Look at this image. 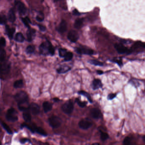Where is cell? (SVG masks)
Instances as JSON below:
<instances>
[{
    "label": "cell",
    "mask_w": 145,
    "mask_h": 145,
    "mask_svg": "<svg viewBox=\"0 0 145 145\" xmlns=\"http://www.w3.org/2000/svg\"><path fill=\"white\" fill-rule=\"evenodd\" d=\"M114 47L116 51L120 54H124L126 53L129 54L132 52L131 49H129L126 47H125L121 43H116L114 44Z\"/></svg>",
    "instance_id": "cell-9"
},
{
    "label": "cell",
    "mask_w": 145,
    "mask_h": 145,
    "mask_svg": "<svg viewBox=\"0 0 145 145\" xmlns=\"http://www.w3.org/2000/svg\"><path fill=\"white\" fill-rule=\"evenodd\" d=\"M35 31L33 29H29L28 30L27 32V40L29 41H31L32 40L33 38V37L35 35Z\"/></svg>",
    "instance_id": "cell-23"
},
{
    "label": "cell",
    "mask_w": 145,
    "mask_h": 145,
    "mask_svg": "<svg viewBox=\"0 0 145 145\" xmlns=\"http://www.w3.org/2000/svg\"><path fill=\"white\" fill-rule=\"evenodd\" d=\"M77 93H78V95H82V96L86 97L88 101H89L90 103H93V100L91 98L90 95L89 93H88L86 91H83V90H81V91H78Z\"/></svg>",
    "instance_id": "cell-19"
},
{
    "label": "cell",
    "mask_w": 145,
    "mask_h": 145,
    "mask_svg": "<svg viewBox=\"0 0 145 145\" xmlns=\"http://www.w3.org/2000/svg\"><path fill=\"white\" fill-rule=\"evenodd\" d=\"M67 30V23L65 20H62L58 27V31L60 33H64Z\"/></svg>",
    "instance_id": "cell-17"
},
{
    "label": "cell",
    "mask_w": 145,
    "mask_h": 145,
    "mask_svg": "<svg viewBox=\"0 0 145 145\" xmlns=\"http://www.w3.org/2000/svg\"><path fill=\"white\" fill-rule=\"evenodd\" d=\"M16 4L19 13L22 15H25L27 12V8L24 4L20 1H16Z\"/></svg>",
    "instance_id": "cell-13"
},
{
    "label": "cell",
    "mask_w": 145,
    "mask_h": 145,
    "mask_svg": "<svg viewBox=\"0 0 145 145\" xmlns=\"http://www.w3.org/2000/svg\"><path fill=\"white\" fill-rule=\"evenodd\" d=\"M0 144H1V143H0Z\"/></svg>",
    "instance_id": "cell-49"
},
{
    "label": "cell",
    "mask_w": 145,
    "mask_h": 145,
    "mask_svg": "<svg viewBox=\"0 0 145 145\" xmlns=\"http://www.w3.org/2000/svg\"><path fill=\"white\" fill-rule=\"evenodd\" d=\"M29 109L31 110L32 114L34 115L38 114L40 112V107L38 105L34 102L32 103L29 106Z\"/></svg>",
    "instance_id": "cell-16"
},
{
    "label": "cell",
    "mask_w": 145,
    "mask_h": 145,
    "mask_svg": "<svg viewBox=\"0 0 145 145\" xmlns=\"http://www.w3.org/2000/svg\"><path fill=\"white\" fill-rule=\"evenodd\" d=\"M93 125V122L89 118H83L78 123V126L80 129L83 130L89 129Z\"/></svg>",
    "instance_id": "cell-6"
},
{
    "label": "cell",
    "mask_w": 145,
    "mask_h": 145,
    "mask_svg": "<svg viewBox=\"0 0 145 145\" xmlns=\"http://www.w3.org/2000/svg\"></svg>",
    "instance_id": "cell-50"
},
{
    "label": "cell",
    "mask_w": 145,
    "mask_h": 145,
    "mask_svg": "<svg viewBox=\"0 0 145 145\" xmlns=\"http://www.w3.org/2000/svg\"><path fill=\"white\" fill-rule=\"evenodd\" d=\"M23 119L25 120L26 122H30L32 120L31 114L28 111L24 112L23 114Z\"/></svg>",
    "instance_id": "cell-24"
},
{
    "label": "cell",
    "mask_w": 145,
    "mask_h": 145,
    "mask_svg": "<svg viewBox=\"0 0 145 145\" xmlns=\"http://www.w3.org/2000/svg\"><path fill=\"white\" fill-rule=\"evenodd\" d=\"M44 15L43 13H41L40 14H39L36 17V19L38 21L41 22L43 21L44 20Z\"/></svg>",
    "instance_id": "cell-39"
},
{
    "label": "cell",
    "mask_w": 145,
    "mask_h": 145,
    "mask_svg": "<svg viewBox=\"0 0 145 145\" xmlns=\"http://www.w3.org/2000/svg\"><path fill=\"white\" fill-rule=\"evenodd\" d=\"M143 141H144V142L145 143V136L143 135Z\"/></svg>",
    "instance_id": "cell-46"
},
{
    "label": "cell",
    "mask_w": 145,
    "mask_h": 145,
    "mask_svg": "<svg viewBox=\"0 0 145 145\" xmlns=\"http://www.w3.org/2000/svg\"><path fill=\"white\" fill-rule=\"evenodd\" d=\"M100 132L101 133V139L102 141H106L109 138V135L108 134L105 132H102L101 130L100 131Z\"/></svg>",
    "instance_id": "cell-31"
},
{
    "label": "cell",
    "mask_w": 145,
    "mask_h": 145,
    "mask_svg": "<svg viewBox=\"0 0 145 145\" xmlns=\"http://www.w3.org/2000/svg\"><path fill=\"white\" fill-rule=\"evenodd\" d=\"M75 51L77 53L80 54H86L91 55L94 54V51L90 48L85 47H75Z\"/></svg>",
    "instance_id": "cell-10"
},
{
    "label": "cell",
    "mask_w": 145,
    "mask_h": 145,
    "mask_svg": "<svg viewBox=\"0 0 145 145\" xmlns=\"http://www.w3.org/2000/svg\"><path fill=\"white\" fill-rule=\"evenodd\" d=\"M88 62L90 64L93 65L95 66H103V64L102 63V62H101L97 60H90L88 61Z\"/></svg>",
    "instance_id": "cell-25"
},
{
    "label": "cell",
    "mask_w": 145,
    "mask_h": 145,
    "mask_svg": "<svg viewBox=\"0 0 145 145\" xmlns=\"http://www.w3.org/2000/svg\"><path fill=\"white\" fill-rule=\"evenodd\" d=\"M73 57V54L72 52H67L66 53L65 55L64 56V61L65 62H68L71 60L72 58Z\"/></svg>",
    "instance_id": "cell-26"
},
{
    "label": "cell",
    "mask_w": 145,
    "mask_h": 145,
    "mask_svg": "<svg viewBox=\"0 0 145 145\" xmlns=\"http://www.w3.org/2000/svg\"><path fill=\"white\" fill-rule=\"evenodd\" d=\"M91 86L93 90H96L102 88L103 84L101 80L99 79H95L92 81Z\"/></svg>",
    "instance_id": "cell-14"
},
{
    "label": "cell",
    "mask_w": 145,
    "mask_h": 145,
    "mask_svg": "<svg viewBox=\"0 0 145 145\" xmlns=\"http://www.w3.org/2000/svg\"><path fill=\"white\" fill-rule=\"evenodd\" d=\"M83 18H79L75 21L74 23V27L77 29H79L83 26Z\"/></svg>",
    "instance_id": "cell-22"
},
{
    "label": "cell",
    "mask_w": 145,
    "mask_h": 145,
    "mask_svg": "<svg viewBox=\"0 0 145 145\" xmlns=\"http://www.w3.org/2000/svg\"><path fill=\"white\" fill-rule=\"evenodd\" d=\"M23 126L26 127H27V129H28L32 132H36L37 133L41 135L44 136H47V134L46 133V132H45L42 128H41V127H37L36 126H34V125H33L32 126H29L26 124H24V125H23Z\"/></svg>",
    "instance_id": "cell-8"
},
{
    "label": "cell",
    "mask_w": 145,
    "mask_h": 145,
    "mask_svg": "<svg viewBox=\"0 0 145 145\" xmlns=\"http://www.w3.org/2000/svg\"><path fill=\"white\" fill-rule=\"evenodd\" d=\"M54 1H58L59 0H54Z\"/></svg>",
    "instance_id": "cell-48"
},
{
    "label": "cell",
    "mask_w": 145,
    "mask_h": 145,
    "mask_svg": "<svg viewBox=\"0 0 145 145\" xmlns=\"http://www.w3.org/2000/svg\"><path fill=\"white\" fill-rule=\"evenodd\" d=\"M68 51L65 48H60L59 49V55L60 58H63Z\"/></svg>",
    "instance_id": "cell-33"
},
{
    "label": "cell",
    "mask_w": 145,
    "mask_h": 145,
    "mask_svg": "<svg viewBox=\"0 0 145 145\" xmlns=\"http://www.w3.org/2000/svg\"><path fill=\"white\" fill-rule=\"evenodd\" d=\"M75 101V102L77 103V104L79 106V107H80L81 108H84L86 106L87 103V102L81 101L80 100V99L78 98H76Z\"/></svg>",
    "instance_id": "cell-28"
},
{
    "label": "cell",
    "mask_w": 145,
    "mask_h": 145,
    "mask_svg": "<svg viewBox=\"0 0 145 145\" xmlns=\"http://www.w3.org/2000/svg\"><path fill=\"white\" fill-rule=\"evenodd\" d=\"M6 32L9 37L10 39H12L13 37V35L15 32V29L14 28H10L8 26H6Z\"/></svg>",
    "instance_id": "cell-21"
},
{
    "label": "cell",
    "mask_w": 145,
    "mask_h": 145,
    "mask_svg": "<svg viewBox=\"0 0 145 145\" xmlns=\"http://www.w3.org/2000/svg\"><path fill=\"white\" fill-rule=\"evenodd\" d=\"M14 97L18 104L28 103V96L25 91H20L17 93Z\"/></svg>",
    "instance_id": "cell-2"
},
{
    "label": "cell",
    "mask_w": 145,
    "mask_h": 145,
    "mask_svg": "<svg viewBox=\"0 0 145 145\" xmlns=\"http://www.w3.org/2000/svg\"><path fill=\"white\" fill-rule=\"evenodd\" d=\"M15 39L16 41L19 42H23L24 40V37L21 33H17L16 35Z\"/></svg>",
    "instance_id": "cell-29"
},
{
    "label": "cell",
    "mask_w": 145,
    "mask_h": 145,
    "mask_svg": "<svg viewBox=\"0 0 145 145\" xmlns=\"http://www.w3.org/2000/svg\"><path fill=\"white\" fill-rule=\"evenodd\" d=\"M111 62L116 63L118 65V66L120 67H122L123 66V60L121 58H114L113 59L110 60Z\"/></svg>",
    "instance_id": "cell-27"
},
{
    "label": "cell",
    "mask_w": 145,
    "mask_h": 145,
    "mask_svg": "<svg viewBox=\"0 0 145 145\" xmlns=\"http://www.w3.org/2000/svg\"><path fill=\"white\" fill-rule=\"evenodd\" d=\"M73 14L75 16H78L81 15V13L77 11V10L75 9L73 11Z\"/></svg>",
    "instance_id": "cell-41"
},
{
    "label": "cell",
    "mask_w": 145,
    "mask_h": 145,
    "mask_svg": "<svg viewBox=\"0 0 145 145\" xmlns=\"http://www.w3.org/2000/svg\"><path fill=\"white\" fill-rule=\"evenodd\" d=\"M74 105L72 101L69 100L65 102L61 107L63 112L66 114H70L73 111Z\"/></svg>",
    "instance_id": "cell-5"
},
{
    "label": "cell",
    "mask_w": 145,
    "mask_h": 145,
    "mask_svg": "<svg viewBox=\"0 0 145 145\" xmlns=\"http://www.w3.org/2000/svg\"><path fill=\"white\" fill-rule=\"evenodd\" d=\"M39 49L41 54L43 55H50L53 56L54 55V48L50 42L48 41L42 43Z\"/></svg>",
    "instance_id": "cell-1"
},
{
    "label": "cell",
    "mask_w": 145,
    "mask_h": 145,
    "mask_svg": "<svg viewBox=\"0 0 145 145\" xmlns=\"http://www.w3.org/2000/svg\"><path fill=\"white\" fill-rule=\"evenodd\" d=\"M28 140L27 139H23L21 140V143H25L26 142H27Z\"/></svg>",
    "instance_id": "cell-44"
},
{
    "label": "cell",
    "mask_w": 145,
    "mask_h": 145,
    "mask_svg": "<svg viewBox=\"0 0 145 145\" xmlns=\"http://www.w3.org/2000/svg\"><path fill=\"white\" fill-rule=\"evenodd\" d=\"M48 121L49 125L54 129L59 127L63 122L62 119L60 117L54 115L51 116L48 118Z\"/></svg>",
    "instance_id": "cell-4"
},
{
    "label": "cell",
    "mask_w": 145,
    "mask_h": 145,
    "mask_svg": "<svg viewBox=\"0 0 145 145\" xmlns=\"http://www.w3.org/2000/svg\"><path fill=\"white\" fill-rule=\"evenodd\" d=\"M7 21L6 17L5 16H0V24L4 25Z\"/></svg>",
    "instance_id": "cell-37"
},
{
    "label": "cell",
    "mask_w": 145,
    "mask_h": 145,
    "mask_svg": "<svg viewBox=\"0 0 145 145\" xmlns=\"http://www.w3.org/2000/svg\"><path fill=\"white\" fill-rule=\"evenodd\" d=\"M92 145H100V144L98 143H94L92 144Z\"/></svg>",
    "instance_id": "cell-47"
},
{
    "label": "cell",
    "mask_w": 145,
    "mask_h": 145,
    "mask_svg": "<svg viewBox=\"0 0 145 145\" xmlns=\"http://www.w3.org/2000/svg\"><path fill=\"white\" fill-rule=\"evenodd\" d=\"M8 18L9 21L12 23L15 22L16 20V15L14 11L12 9H10L8 12Z\"/></svg>",
    "instance_id": "cell-20"
},
{
    "label": "cell",
    "mask_w": 145,
    "mask_h": 145,
    "mask_svg": "<svg viewBox=\"0 0 145 145\" xmlns=\"http://www.w3.org/2000/svg\"><path fill=\"white\" fill-rule=\"evenodd\" d=\"M117 95L116 93H110L107 96V99L108 101L112 100L117 97Z\"/></svg>",
    "instance_id": "cell-38"
},
{
    "label": "cell",
    "mask_w": 145,
    "mask_h": 145,
    "mask_svg": "<svg viewBox=\"0 0 145 145\" xmlns=\"http://www.w3.org/2000/svg\"><path fill=\"white\" fill-rule=\"evenodd\" d=\"M79 35L77 32L75 30H71L68 33L67 38L69 41L72 43H75L79 38Z\"/></svg>",
    "instance_id": "cell-11"
},
{
    "label": "cell",
    "mask_w": 145,
    "mask_h": 145,
    "mask_svg": "<svg viewBox=\"0 0 145 145\" xmlns=\"http://www.w3.org/2000/svg\"><path fill=\"white\" fill-rule=\"evenodd\" d=\"M131 138L129 137H126L123 141V144L125 145H129L131 144Z\"/></svg>",
    "instance_id": "cell-36"
},
{
    "label": "cell",
    "mask_w": 145,
    "mask_h": 145,
    "mask_svg": "<svg viewBox=\"0 0 145 145\" xmlns=\"http://www.w3.org/2000/svg\"><path fill=\"white\" fill-rule=\"evenodd\" d=\"M96 72L97 75H102L104 74V72H103L102 70H97L96 71Z\"/></svg>",
    "instance_id": "cell-42"
},
{
    "label": "cell",
    "mask_w": 145,
    "mask_h": 145,
    "mask_svg": "<svg viewBox=\"0 0 145 145\" xmlns=\"http://www.w3.org/2000/svg\"><path fill=\"white\" fill-rule=\"evenodd\" d=\"M10 70V64L5 58L0 59V73L3 75L8 74Z\"/></svg>",
    "instance_id": "cell-3"
},
{
    "label": "cell",
    "mask_w": 145,
    "mask_h": 145,
    "mask_svg": "<svg viewBox=\"0 0 145 145\" xmlns=\"http://www.w3.org/2000/svg\"><path fill=\"white\" fill-rule=\"evenodd\" d=\"M23 86V81L22 80L16 81L14 83V87L15 88H21Z\"/></svg>",
    "instance_id": "cell-30"
},
{
    "label": "cell",
    "mask_w": 145,
    "mask_h": 145,
    "mask_svg": "<svg viewBox=\"0 0 145 145\" xmlns=\"http://www.w3.org/2000/svg\"><path fill=\"white\" fill-rule=\"evenodd\" d=\"M6 45V40L4 38H2L0 39V48L4 47Z\"/></svg>",
    "instance_id": "cell-40"
},
{
    "label": "cell",
    "mask_w": 145,
    "mask_h": 145,
    "mask_svg": "<svg viewBox=\"0 0 145 145\" xmlns=\"http://www.w3.org/2000/svg\"><path fill=\"white\" fill-rule=\"evenodd\" d=\"M35 47L33 46H29L26 48V52L28 54H32L34 52Z\"/></svg>",
    "instance_id": "cell-34"
},
{
    "label": "cell",
    "mask_w": 145,
    "mask_h": 145,
    "mask_svg": "<svg viewBox=\"0 0 145 145\" xmlns=\"http://www.w3.org/2000/svg\"><path fill=\"white\" fill-rule=\"evenodd\" d=\"M0 123H1V124L2 126L3 127V128H4V129L6 131L8 132V133L10 134H12V130H11V129L9 127V126L6 124H5L4 122H0Z\"/></svg>",
    "instance_id": "cell-32"
},
{
    "label": "cell",
    "mask_w": 145,
    "mask_h": 145,
    "mask_svg": "<svg viewBox=\"0 0 145 145\" xmlns=\"http://www.w3.org/2000/svg\"><path fill=\"white\" fill-rule=\"evenodd\" d=\"M39 28H40V29L41 31H45L46 30V27H44V26H39Z\"/></svg>",
    "instance_id": "cell-43"
},
{
    "label": "cell",
    "mask_w": 145,
    "mask_h": 145,
    "mask_svg": "<svg viewBox=\"0 0 145 145\" xmlns=\"http://www.w3.org/2000/svg\"><path fill=\"white\" fill-rule=\"evenodd\" d=\"M72 68L67 65H61L57 69V72L58 74H65L70 71Z\"/></svg>",
    "instance_id": "cell-15"
},
{
    "label": "cell",
    "mask_w": 145,
    "mask_h": 145,
    "mask_svg": "<svg viewBox=\"0 0 145 145\" xmlns=\"http://www.w3.org/2000/svg\"><path fill=\"white\" fill-rule=\"evenodd\" d=\"M43 108L45 113L50 111L52 108V104L48 101H45L43 104Z\"/></svg>",
    "instance_id": "cell-18"
},
{
    "label": "cell",
    "mask_w": 145,
    "mask_h": 145,
    "mask_svg": "<svg viewBox=\"0 0 145 145\" xmlns=\"http://www.w3.org/2000/svg\"><path fill=\"white\" fill-rule=\"evenodd\" d=\"M90 114L91 117L95 119H99L102 118V114L101 111L99 108H96L91 109Z\"/></svg>",
    "instance_id": "cell-12"
},
{
    "label": "cell",
    "mask_w": 145,
    "mask_h": 145,
    "mask_svg": "<svg viewBox=\"0 0 145 145\" xmlns=\"http://www.w3.org/2000/svg\"><path fill=\"white\" fill-rule=\"evenodd\" d=\"M54 100L55 102H58V101H60V100L58 98H57L54 99Z\"/></svg>",
    "instance_id": "cell-45"
},
{
    "label": "cell",
    "mask_w": 145,
    "mask_h": 145,
    "mask_svg": "<svg viewBox=\"0 0 145 145\" xmlns=\"http://www.w3.org/2000/svg\"><path fill=\"white\" fill-rule=\"evenodd\" d=\"M22 21L26 27H29V23H31V22L28 17H27L25 18H22Z\"/></svg>",
    "instance_id": "cell-35"
},
{
    "label": "cell",
    "mask_w": 145,
    "mask_h": 145,
    "mask_svg": "<svg viewBox=\"0 0 145 145\" xmlns=\"http://www.w3.org/2000/svg\"><path fill=\"white\" fill-rule=\"evenodd\" d=\"M17 113L13 108H10L8 109L6 114V118L9 121L16 122L18 120Z\"/></svg>",
    "instance_id": "cell-7"
}]
</instances>
